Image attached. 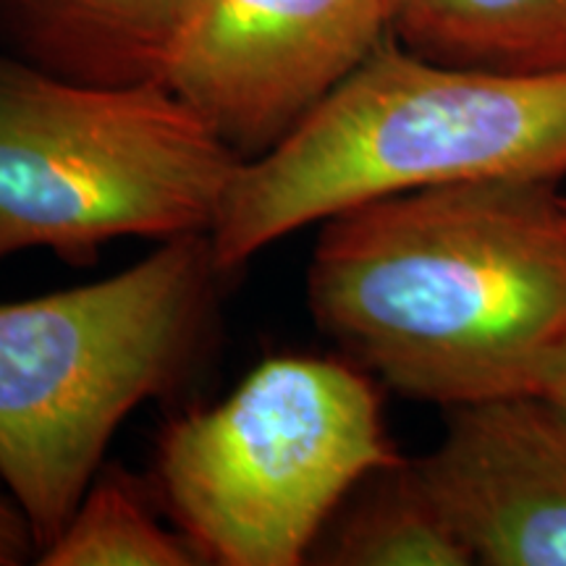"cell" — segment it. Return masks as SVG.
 <instances>
[{
	"instance_id": "11",
	"label": "cell",
	"mask_w": 566,
	"mask_h": 566,
	"mask_svg": "<svg viewBox=\"0 0 566 566\" xmlns=\"http://www.w3.org/2000/svg\"><path fill=\"white\" fill-rule=\"evenodd\" d=\"M40 566H195L200 558L179 530L155 516L129 472L101 470Z\"/></svg>"
},
{
	"instance_id": "8",
	"label": "cell",
	"mask_w": 566,
	"mask_h": 566,
	"mask_svg": "<svg viewBox=\"0 0 566 566\" xmlns=\"http://www.w3.org/2000/svg\"><path fill=\"white\" fill-rule=\"evenodd\" d=\"M184 0H0L11 55L90 84L158 76Z\"/></svg>"
},
{
	"instance_id": "1",
	"label": "cell",
	"mask_w": 566,
	"mask_h": 566,
	"mask_svg": "<svg viewBox=\"0 0 566 566\" xmlns=\"http://www.w3.org/2000/svg\"><path fill=\"white\" fill-rule=\"evenodd\" d=\"M307 307L342 357L407 399L533 394L566 344L564 195L485 179L336 212L310 258Z\"/></svg>"
},
{
	"instance_id": "13",
	"label": "cell",
	"mask_w": 566,
	"mask_h": 566,
	"mask_svg": "<svg viewBox=\"0 0 566 566\" xmlns=\"http://www.w3.org/2000/svg\"><path fill=\"white\" fill-rule=\"evenodd\" d=\"M537 394H546L554 401H558V405L566 407V344L556 352V357L551 359Z\"/></svg>"
},
{
	"instance_id": "6",
	"label": "cell",
	"mask_w": 566,
	"mask_h": 566,
	"mask_svg": "<svg viewBox=\"0 0 566 566\" xmlns=\"http://www.w3.org/2000/svg\"><path fill=\"white\" fill-rule=\"evenodd\" d=\"M388 34L391 0H184L155 82L254 160Z\"/></svg>"
},
{
	"instance_id": "7",
	"label": "cell",
	"mask_w": 566,
	"mask_h": 566,
	"mask_svg": "<svg viewBox=\"0 0 566 566\" xmlns=\"http://www.w3.org/2000/svg\"><path fill=\"white\" fill-rule=\"evenodd\" d=\"M412 467L475 564L566 566V407L551 396L449 407Z\"/></svg>"
},
{
	"instance_id": "12",
	"label": "cell",
	"mask_w": 566,
	"mask_h": 566,
	"mask_svg": "<svg viewBox=\"0 0 566 566\" xmlns=\"http://www.w3.org/2000/svg\"><path fill=\"white\" fill-rule=\"evenodd\" d=\"M30 558L38 562V543L17 501L0 493V566H19Z\"/></svg>"
},
{
	"instance_id": "14",
	"label": "cell",
	"mask_w": 566,
	"mask_h": 566,
	"mask_svg": "<svg viewBox=\"0 0 566 566\" xmlns=\"http://www.w3.org/2000/svg\"><path fill=\"white\" fill-rule=\"evenodd\" d=\"M564 208H566V195H564Z\"/></svg>"
},
{
	"instance_id": "3",
	"label": "cell",
	"mask_w": 566,
	"mask_h": 566,
	"mask_svg": "<svg viewBox=\"0 0 566 566\" xmlns=\"http://www.w3.org/2000/svg\"><path fill=\"white\" fill-rule=\"evenodd\" d=\"M221 281L210 237L192 233L103 281L0 304V483L38 556L126 417L179 391L200 365Z\"/></svg>"
},
{
	"instance_id": "9",
	"label": "cell",
	"mask_w": 566,
	"mask_h": 566,
	"mask_svg": "<svg viewBox=\"0 0 566 566\" xmlns=\"http://www.w3.org/2000/svg\"><path fill=\"white\" fill-rule=\"evenodd\" d=\"M391 38L449 66L566 69V0H391Z\"/></svg>"
},
{
	"instance_id": "5",
	"label": "cell",
	"mask_w": 566,
	"mask_h": 566,
	"mask_svg": "<svg viewBox=\"0 0 566 566\" xmlns=\"http://www.w3.org/2000/svg\"><path fill=\"white\" fill-rule=\"evenodd\" d=\"M401 459L370 373L279 354L160 430L155 485L200 564L300 566L346 495Z\"/></svg>"
},
{
	"instance_id": "10",
	"label": "cell",
	"mask_w": 566,
	"mask_h": 566,
	"mask_svg": "<svg viewBox=\"0 0 566 566\" xmlns=\"http://www.w3.org/2000/svg\"><path fill=\"white\" fill-rule=\"evenodd\" d=\"M307 564L470 566L472 554L415 472L412 459L367 475L317 537Z\"/></svg>"
},
{
	"instance_id": "4",
	"label": "cell",
	"mask_w": 566,
	"mask_h": 566,
	"mask_svg": "<svg viewBox=\"0 0 566 566\" xmlns=\"http://www.w3.org/2000/svg\"><path fill=\"white\" fill-rule=\"evenodd\" d=\"M242 163L160 82H76L0 53V260L92 265L118 239L210 233Z\"/></svg>"
},
{
	"instance_id": "2",
	"label": "cell",
	"mask_w": 566,
	"mask_h": 566,
	"mask_svg": "<svg viewBox=\"0 0 566 566\" xmlns=\"http://www.w3.org/2000/svg\"><path fill=\"white\" fill-rule=\"evenodd\" d=\"M566 176V69L516 74L422 59L391 34L271 153L244 160L210 229L223 275L378 197Z\"/></svg>"
}]
</instances>
